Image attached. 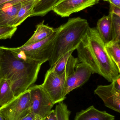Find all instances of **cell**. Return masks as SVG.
Wrapping results in <instances>:
<instances>
[{
    "instance_id": "obj_2",
    "label": "cell",
    "mask_w": 120,
    "mask_h": 120,
    "mask_svg": "<svg viewBox=\"0 0 120 120\" xmlns=\"http://www.w3.org/2000/svg\"><path fill=\"white\" fill-rule=\"evenodd\" d=\"M89 27L87 20L77 17L70 18L58 27L52 54L48 61L50 67L65 54L76 50Z\"/></svg>"
},
{
    "instance_id": "obj_7",
    "label": "cell",
    "mask_w": 120,
    "mask_h": 120,
    "mask_svg": "<svg viewBox=\"0 0 120 120\" xmlns=\"http://www.w3.org/2000/svg\"><path fill=\"white\" fill-rule=\"evenodd\" d=\"M29 89L30 112L43 119L50 113L54 104L41 85L32 86Z\"/></svg>"
},
{
    "instance_id": "obj_22",
    "label": "cell",
    "mask_w": 120,
    "mask_h": 120,
    "mask_svg": "<svg viewBox=\"0 0 120 120\" xmlns=\"http://www.w3.org/2000/svg\"><path fill=\"white\" fill-rule=\"evenodd\" d=\"M58 104L55 109L57 120H70L71 111L67 105L63 101Z\"/></svg>"
},
{
    "instance_id": "obj_15",
    "label": "cell",
    "mask_w": 120,
    "mask_h": 120,
    "mask_svg": "<svg viewBox=\"0 0 120 120\" xmlns=\"http://www.w3.org/2000/svg\"><path fill=\"white\" fill-rule=\"evenodd\" d=\"M56 29L44 24V21L37 26L36 29L34 34L24 44V45H30L43 41L52 35Z\"/></svg>"
},
{
    "instance_id": "obj_9",
    "label": "cell",
    "mask_w": 120,
    "mask_h": 120,
    "mask_svg": "<svg viewBox=\"0 0 120 120\" xmlns=\"http://www.w3.org/2000/svg\"><path fill=\"white\" fill-rule=\"evenodd\" d=\"M92 73L91 69L87 65L81 62L77 63L74 72L67 77L64 97L66 98V95L70 92L84 84L89 79Z\"/></svg>"
},
{
    "instance_id": "obj_3",
    "label": "cell",
    "mask_w": 120,
    "mask_h": 120,
    "mask_svg": "<svg viewBox=\"0 0 120 120\" xmlns=\"http://www.w3.org/2000/svg\"><path fill=\"white\" fill-rule=\"evenodd\" d=\"M89 47L101 72V75L111 82L120 76V70L106 52L105 45L96 27H89L87 32Z\"/></svg>"
},
{
    "instance_id": "obj_27",
    "label": "cell",
    "mask_w": 120,
    "mask_h": 120,
    "mask_svg": "<svg viewBox=\"0 0 120 120\" xmlns=\"http://www.w3.org/2000/svg\"><path fill=\"white\" fill-rule=\"evenodd\" d=\"M34 0H13L8 4L10 5V6H12Z\"/></svg>"
},
{
    "instance_id": "obj_30",
    "label": "cell",
    "mask_w": 120,
    "mask_h": 120,
    "mask_svg": "<svg viewBox=\"0 0 120 120\" xmlns=\"http://www.w3.org/2000/svg\"><path fill=\"white\" fill-rule=\"evenodd\" d=\"M0 120H6L0 113Z\"/></svg>"
},
{
    "instance_id": "obj_14",
    "label": "cell",
    "mask_w": 120,
    "mask_h": 120,
    "mask_svg": "<svg viewBox=\"0 0 120 120\" xmlns=\"http://www.w3.org/2000/svg\"><path fill=\"white\" fill-rule=\"evenodd\" d=\"M97 30L104 45L112 41L113 39L112 25L111 15H104L97 22Z\"/></svg>"
},
{
    "instance_id": "obj_17",
    "label": "cell",
    "mask_w": 120,
    "mask_h": 120,
    "mask_svg": "<svg viewBox=\"0 0 120 120\" xmlns=\"http://www.w3.org/2000/svg\"><path fill=\"white\" fill-rule=\"evenodd\" d=\"M59 0H37L33 8L30 17H43L53 11Z\"/></svg>"
},
{
    "instance_id": "obj_24",
    "label": "cell",
    "mask_w": 120,
    "mask_h": 120,
    "mask_svg": "<svg viewBox=\"0 0 120 120\" xmlns=\"http://www.w3.org/2000/svg\"><path fill=\"white\" fill-rule=\"evenodd\" d=\"M39 118L41 117L37 115L30 112L28 114L23 116L18 120H36Z\"/></svg>"
},
{
    "instance_id": "obj_6",
    "label": "cell",
    "mask_w": 120,
    "mask_h": 120,
    "mask_svg": "<svg viewBox=\"0 0 120 120\" xmlns=\"http://www.w3.org/2000/svg\"><path fill=\"white\" fill-rule=\"evenodd\" d=\"M67 77L66 73L57 75L50 68L46 73L43 82L41 85L54 105L62 102L66 98L64 97V92Z\"/></svg>"
},
{
    "instance_id": "obj_5",
    "label": "cell",
    "mask_w": 120,
    "mask_h": 120,
    "mask_svg": "<svg viewBox=\"0 0 120 120\" xmlns=\"http://www.w3.org/2000/svg\"><path fill=\"white\" fill-rule=\"evenodd\" d=\"M29 90L0 108V113L6 120H18L30 112Z\"/></svg>"
},
{
    "instance_id": "obj_13",
    "label": "cell",
    "mask_w": 120,
    "mask_h": 120,
    "mask_svg": "<svg viewBox=\"0 0 120 120\" xmlns=\"http://www.w3.org/2000/svg\"><path fill=\"white\" fill-rule=\"evenodd\" d=\"M114 116L106 111H101L93 106L77 113L74 120H115Z\"/></svg>"
},
{
    "instance_id": "obj_31",
    "label": "cell",
    "mask_w": 120,
    "mask_h": 120,
    "mask_svg": "<svg viewBox=\"0 0 120 120\" xmlns=\"http://www.w3.org/2000/svg\"><path fill=\"white\" fill-rule=\"evenodd\" d=\"M42 120V119L41 118H38V119H37V120Z\"/></svg>"
},
{
    "instance_id": "obj_16",
    "label": "cell",
    "mask_w": 120,
    "mask_h": 120,
    "mask_svg": "<svg viewBox=\"0 0 120 120\" xmlns=\"http://www.w3.org/2000/svg\"><path fill=\"white\" fill-rule=\"evenodd\" d=\"M37 0L32 1L21 4L20 8L11 21L10 26L17 27L27 18L30 17Z\"/></svg>"
},
{
    "instance_id": "obj_12",
    "label": "cell",
    "mask_w": 120,
    "mask_h": 120,
    "mask_svg": "<svg viewBox=\"0 0 120 120\" xmlns=\"http://www.w3.org/2000/svg\"><path fill=\"white\" fill-rule=\"evenodd\" d=\"M74 50H71L65 54L52 66L50 69L56 74L62 75L66 73L69 76L74 72L75 66L79 63L78 58L72 55Z\"/></svg>"
},
{
    "instance_id": "obj_1",
    "label": "cell",
    "mask_w": 120,
    "mask_h": 120,
    "mask_svg": "<svg viewBox=\"0 0 120 120\" xmlns=\"http://www.w3.org/2000/svg\"><path fill=\"white\" fill-rule=\"evenodd\" d=\"M43 64L26 57L12 48L0 46V79L8 81L15 97L35 83Z\"/></svg>"
},
{
    "instance_id": "obj_21",
    "label": "cell",
    "mask_w": 120,
    "mask_h": 120,
    "mask_svg": "<svg viewBox=\"0 0 120 120\" xmlns=\"http://www.w3.org/2000/svg\"><path fill=\"white\" fill-rule=\"evenodd\" d=\"M112 17L113 39L111 43L120 44V17L110 12Z\"/></svg>"
},
{
    "instance_id": "obj_29",
    "label": "cell",
    "mask_w": 120,
    "mask_h": 120,
    "mask_svg": "<svg viewBox=\"0 0 120 120\" xmlns=\"http://www.w3.org/2000/svg\"><path fill=\"white\" fill-rule=\"evenodd\" d=\"M13 0H0V8Z\"/></svg>"
},
{
    "instance_id": "obj_25",
    "label": "cell",
    "mask_w": 120,
    "mask_h": 120,
    "mask_svg": "<svg viewBox=\"0 0 120 120\" xmlns=\"http://www.w3.org/2000/svg\"><path fill=\"white\" fill-rule=\"evenodd\" d=\"M42 120H57L55 110H51L50 113Z\"/></svg>"
},
{
    "instance_id": "obj_11",
    "label": "cell",
    "mask_w": 120,
    "mask_h": 120,
    "mask_svg": "<svg viewBox=\"0 0 120 120\" xmlns=\"http://www.w3.org/2000/svg\"><path fill=\"white\" fill-rule=\"evenodd\" d=\"M86 34L76 49L77 52L78 60H79L81 63L85 64L89 67L93 73H97L101 75L99 68L89 45Z\"/></svg>"
},
{
    "instance_id": "obj_18",
    "label": "cell",
    "mask_w": 120,
    "mask_h": 120,
    "mask_svg": "<svg viewBox=\"0 0 120 120\" xmlns=\"http://www.w3.org/2000/svg\"><path fill=\"white\" fill-rule=\"evenodd\" d=\"M21 4L12 6H6L0 10V27L10 26L11 21L21 7Z\"/></svg>"
},
{
    "instance_id": "obj_19",
    "label": "cell",
    "mask_w": 120,
    "mask_h": 120,
    "mask_svg": "<svg viewBox=\"0 0 120 120\" xmlns=\"http://www.w3.org/2000/svg\"><path fill=\"white\" fill-rule=\"evenodd\" d=\"M15 97L10 84L6 80L0 79V108Z\"/></svg>"
},
{
    "instance_id": "obj_23",
    "label": "cell",
    "mask_w": 120,
    "mask_h": 120,
    "mask_svg": "<svg viewBox=\"0 0 120 120\" xmlns=\"http://www.w3.org/2000/svg\"><path fill=\"white\" fill-rule=\"evenodd\" d=\"M17 30L15 27H0V40L11 38Z\"/></svg>"
},
{
    "instance_id": "obj_20",
    "label": "cell",
    "mask_w": 120,
    "mask_h": 120,
    "mask_svg": "<svg viewBox=\"0 0 120 120\" xmlns=\"http://www.w3.org/2000/svg\"><path fill=\"white\" fill-rule=\"evenodd\" d=\"M108 55L120 70V44L110 43L105 45Z\"/></svg>"
},
{
    "instance_id": "obj_10",
    "label": "cell",
    "mask_w": 120,
    "mask_h": 120,
    "mask_svg": "<svg viewBox=\"0 0 120 120\" xmlns=\"http://www.w3.org/2000/svg\"><path fill=\"white\" fill-rule=\"evenodd\" d=\"M94 92L106 107L120 112V90L116 89L112 82L108 85H98Z\"/></svg>"
},
{
    "instance_id": "obj_28",
    "label": "cell",
    "mask_w": 120,
    "mask_h": 120,
    "mask_svg": "<svg viewBox=\"0 0 120 120\" xmlns=\"http://www.w3.org/2000/svg\"><path fill=\"white\" fill-rule=\"evenodd\" d=\"M103 0L109 2L110 4H112L120 8V0Z\"/></svg>"
},
{
    "instance_id": "obj_26",
    "label": "cell",
    "mask_w": 120,
    "mask_h": 120,
    "mask_svg": "<svg viewBox=\"0 0 120 120\" xmlns=\"http://www.w3.org/2000/svg\"><path fill=\"white\" fill-rule=\"evenodd\" d=\"M110 12L120 17V8L110 4Z\"/></svg>"
},
{
    "instance_id": "obj_4",
    "label": "cell",
    "mask_w": 120,
    "mask_h": 120,
    "mask_svg": "<svg viewBox=\"0 0 120 120\" xmlns=\"http://www.w3.org/2000/svg\"><path fill=\"white\" fill-rule=\"evenodd\" d=\"M58 28L55 32L46 39L35 43L12 48L14 50L26 57L43 63L48 61L52 54L54 39L58 32Z\"/></svg>"
},
{
    "instance_id": "obj_8",
    "label": "cell",
    "mask_w": 120,
    "mask_h": 120,
    "mask_svg": "<svg viewBox=\"0 0 120 120\" xmlns=\"http://www.w3.org/2000/svg\"><path fill=\"white\" fill-rule=\"evenodd\" d=\"M100 0H59L53 11L61 17H68L97 4Z\"/></svg>"
}]
</instances>
